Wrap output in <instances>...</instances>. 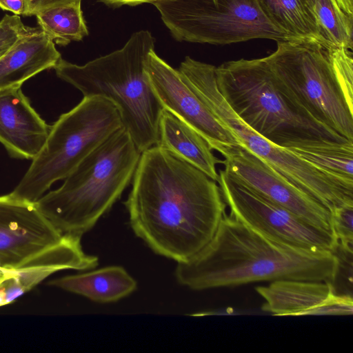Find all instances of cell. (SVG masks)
I'll return each instance as SVG.
<instances>
[{"label": "cell", "instance_id": "obj_29", "mask_svg": "<svg viewBox=\"0 0 353 353\" xmlns=\"http://www.w3.org/2000/svg\"><path fill=\"white\" fill-rule=\"evenodd\" d=\"M342 10L348 15L353 17V0H336Z\"/></svg>", "mask_w": 353, "mask_h": 353}, {"label": "cell", "instance_id": "obj_15", "mask_svg": "<svg viewBox=\"0 0 353 353\" xmlns=\"http://www.w3.org/2000/svg\"><path fill=\"white\" fill-rule=\"evenodd\" d=\"M50 129L21 86L0 90V143L10 156L34 159L43 148Z\"/></svg>", "mask_w": 353, "mask_h": 353}, {"label": "cell", "instance_id": "obj_14", "mask_svg": "<svg viewBox=\"0 0 353 353\" xmlns=\"http://www.w3.org/2000/svg\"><path fill=\"white\" fill-rule=\"evenodd\" d=\"M263 311L274 316L351 315L352 296L339 294L324 281L276 280L255 288Z\"/></svg>", "mask_w": 353, "mask_h": 353}, {"label": "cell", "instance_id": "obj_5", "mask_svg": "<svg viewBox=\"0 0 353 353\" xmlns=\"http://www.w3.org/2000/svg\"><path fill=\"white\" fill-rule=\"evenodd\" d=\"M141 153L122 127L96 148L35 204L62 235L81 236L121 197L132 181Z\"/></svg>", "mask_w": 353, "mask_h": 353}, {"label": "cell", "instance_id": "obj_13", "mask_svg": "<svg viewBox=\"0 0 353 353\" xmlns=\"http://www.w3.org/2000/svg\"><path fill=\"white\" fill-rule=\"evenodd\" d=\"M62 239L35 203L0 196V271L20 268Z\"/></svg>", "mask_w": 353, "mask_h": 353}, {"label": "cell", "instance_id": "obj_4", "mask_svg": "<svg viewBox=\"0 0 353 353\" xmlns=\"http://www.w3.org/2000/svg\"><path fill=\"white\" fill-rule=\"evenodd\" d=\"M218 89L249 128L287 148L318 141H350L313 118L283 88L265 57L229 61L215 68Z\"/></svg>", "mask_w": 353, "mask_h": 353}, {"label": "cell", "instance_id": "obj_6", "mask_svg": "<svg viewBox=\"0 0 353 353\" xmlns=\"http://www.w3.org/2000/svg\"><path fill=\"white\" fill-rule=\"evenodd\" d=\"M213 65L186 57L178 69L185 83L241 142L286 181L313 197L332 212L353 205V189L319 170L286 148L272 144L245 124L220 93Z\"/></svg>", "mask_w": 353, "mask_h": 353}, {"label": "cell", "instance_id": "obj_16", "mask_svg": "<svg viewBox=\"0 0 353 353\" xmlns=\"http://www.w3.org/2000/svg\"><path fill=\"white\" fill-rule=\"evenodd\" d=\"M54 43L40 28H30L0 59V90L21 86L61 59Z\"/></svg>", "mask_w": 353, "mask_h": 353}, {"label": "cell", "instance_id": "obj_7", "mask_svg": "<svg viewBox=\"0 0 353 353\" xmlns=\"http://www.w3.org/2000/svg\"><path fill=\"white\" fill-rule=\"evenodd\" d=\"M123 127L109 99L83 97L50 126L47 140L28 171L10 193L35 203L50 186L64 179L96 148Z\"/></svg>", "mask_w": 353, "mask_h": 353}, {"label": "cell", "instance_id": "obj_19", "mask_svg": "<svg viewBox=\"0 0 353 353\" xmlns=\"http://www.w3.org/2000/svg\"><path fill=\"white\" fill-rule=\"evenodd\" d=\"M267 18L292 39H311L331 46L319 25L315 0H257Z\"/></svg>", "mask_w": 353, "mask_h": 353}, {"label": "cell", "instance_id": "obj_26", "mask_svg": "<svg viewBox=\"0 0 353 353\" xmlns=\"http://www.w3.org/2000/svg\"><path fill=\"white\" fill-rule=\"evenodd\" d=\"M0 8L17 15L28 16V7L26 0H0Z\"/></svg>", "mask_w": 353, "mask_h": 353}, {"label": "cell", "instance_id": "obj_22", "mask_svg": "<svg viewBox=\"0 0 353 353\" xmlns=\"http://www.w3.org/2000/svg\"><path fill=\"white\" fill-rule=\"evenodd\" d=\"M314 11L327 42L332 47L353 48V17L336 0H315Z\"/></svg>", "mask_w": 353, "mask_h": 353}, {"label": "cell", "instance_id": "obj_21", "mask_svg": "<svg viewBox=\"0 0 353 353\" xmlns=\"http://www.w3.org/2000/svg\"><path fill=\"white\" fill-rule=\"evenodd\" d=\"M81 0L46 8L36 14L39 28L50 40L60 46L79 41L88 34L83 16Z\"/></svg>", "mask_w": 353, "mask_h": 353}, {"label": "cell", "instance_id": "obj_18", "mask_svg": "<svg viewBox=\"0 0 353 353\" xmlns=\"http://www.w3.org/2000/svg\"><path fill=\"white\" fill-rule=\"evenodd\" d=\"M101 303L117 301L137 289V281L124 268L110 265L65 276L49 283Z\"/></svg>", "mask_w": 353, "mask_h": 353}, {"label": "cell", "instance_id": "obj_9", "mask_svg": "<svg viewBox=\"0 0 353 353\" xmlns=\"http://www.w3.org/2000/svg\"><path fill=\"white\" fill-rule=\"evenodd\" d=\"M177 41L225 45L256 39L291 41L257 0H155L152 3Z\"/></svg>", "mask_w": 353, "mask_h": 353}, {"label": "cell", "instance_id": "obj_2", "mask_svg": "<svg viewBox=\"0 0 353 353\" xmlns=\"http://www.w3.org/2000/svg\"><path fill=\"white\" fill-rule=\"evenodd\" d=\"M337 256L273 241L225 214L210 241L177 263L178 283L193 290L289 279L334 283Z\"/></svg>", "mask_w": 353, "mask_h": 353}, {"label": "cell", "instance_id": "obj_28", "mask_svg": "<svg viewBox=\"0 0 353 353\" xmlns=\"http://www.w3.org/2000/svg\"><path fill=\"white\" fill-rule=\"evenodd\" d=\"M103 3L110 5L112 6H121L123 5L127 6H137L145 3H152L155 0H99Z\"/></svg>", "mask_w": 353, "mask_h": 353}, {"label": "cell", "instance_id": "obj_12", "mask_svg": "<svg viewBox=\"0 0 353 353\" xmlns=\"http://www.w3.org/2000/svg\"><path fill=\"white\" fill-rule=\"evenodd\" d=\"M146 71L161 106L197 132L212 150L223 154L242 147L241 142L199 99L185 83L178 70L150 52Z\"/></svg>", "mask_w": 353, "mask_h": 353}, {"label": "cell", "instance_id": "obj_8", "mask_svg": "<svg viewBox=\"0 0 353 353\" xmlns=\"http://www.w3.org/2000/svg\"><path fill=\"white\" fill-rule=\"evenodd\" d=\"M276 43L265 59L285 91L316 120L353 141V110L332 70V47L311 39Z\"/></svg>", "mask_w": 353, "mask_h": 353}, {"label": "cell", "instance_id": "obj_3", "mask_svg": "<svg viewBox=\"0 0 353 353\" xmlns=\"http://www.w3.org/2000/svg\"><path fill=\"white\" fill-rule=\"evenodd\" d=\"M154 43L150 31L140 30L121 48L108 54L82 65L61 59L54 68L58 77L77 88L83 97L110 100L140 153L157 144L163 110L146 71Z\"/></svg>", "mask_w": 353, "mask_h": 353}, {"label": "cell", "instance_id": "obj_24", "mask_svg": "<svg viewBox=\"0 0 353 353\" xmlns=\"http://www.w3.org/2000/svg\"><path fill=\"white\" fill-rule=\"evenodd\" d=\"M331 214L334 232L339 245L353 252V205L336 207Z\"/></svg>", "mask_w": 353, "mask_h": 353}, {"label": "cell", "instance_id": "obj_25", "mask_svg": "<svg viewBox=\"0 0 353 353\" xmlns=\"http://www.w3.org/2000/svg\"><path fill=\"white\" fill-rule=\"evenodd\" d=\"M30 28L23 25L19 15L6 14L3 17L0 21V59Z\"/></svg>", "mask_w": 353, "mask_h": 353}, {"label": "cell", "instance_id": "obj_11", "mask_svg": "<svg viewBox=\"0 0 353 353\" xmlns=\"http://www.w3.org/2000/svg\"><path fill=\"white\" fill-rule=\"evenodd\" d=\"M223 171L258 194L289 210L313 226L334 234L331 212L279 175L244 147L224 152ZM335 235V234H334Z\"/></svg>", "mask_w": 353, "mask_h": 353}, {"label": "cell", "instance_id": "obj_10", "mask_svg": "<svg viewBox=\"0 0 353 353\" xmlns=\"http://www.w3.org/2000/svg\"><path fill=\"white\" fill-rule=\"evenodd\" d=\"M230 215L265 236L310 251L333 252L336 236L317 228L219 170L217 179Z\"/></svg>", "mask_w": 353, "mask_h": 353}, {"label": "cell", "instance_id": "obj_27", "mask_svg": "<svg viewBox=\"0 0 353 353\" xmlns=\"http://www.w3.org/2000/svg\"><path fill=\"white\" fill-rule=\"evenodd\" d=\"M28 7V16L35 15L39 11L58 4L66 3L77 0H26Z\"/></svg>", "mask_w": 353, "mask_h": 353}, {"label": "cell", "instance_id": "obj_1", "mask_svg": "<svg viewBox=\"0 0 353 353\" xmlns=\"http://www.w3.org/2000/svg\"><path fill=\"white\" fill-rule=\"evenodd\" d=\"M125 205L136 236L177 263L210 241L227 206L215 181L157 145L141 153Z\"/></svg>", "mask_w": 353, "mask_h": 353}, {"label": "cell", "instance_id": "obj_17", "mask_svg": "<svg viewBox=\"0 0 353 353\" xmlns=\"http://www.w3.org/2000/svg\"><path fill=\"white\" fill-rule=\"evenodd\" d=\"M156 145L217 181L216 165L221 160L214 155L212 149L197 132L164 109L159 119Z\"/></svg>", "mask_w": 353, "mask_h": 353}, {"label": "cell", "instance_id": "obj_23", "mask_svg": "<svg viewBox=\"0 0 353 353\" xmlns=\"http://www.w3.org/2000/svg\"><path fill=\"white\" fill-rule=\"evenodd\" d=\"M330 61L332 70L351 110H353V59L352 50L340 47L330 48Z\"/></svg>", "mask_w": 353, "mask_h": 353}, {"label": "cell", "instance_id": "obj_20", "mask_svg": "<svg viewBox=\"0 0 353 353\" xmlns=\"http://www.w3.org/2000/svg\"><path fill=\"white\" fill-rule=\"evenodd\" d=\"M286 149L353 189V141H318Z\"/></svg>", "mask_w": 353, "mask_h": 353}]
</instances>
